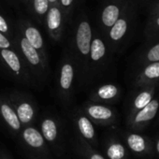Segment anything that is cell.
Returning <instances> with one entry per match:
<instances>
[{"instance_id": "cell-9", "label": "cell", "mask_w": 159, "mask_h": 159, "mask_svg": "<svg viewBox=\"0 0 159 159\" xmlns=\"http://www.w3.org/2000/svg\"><path fill=\"white\" fill-rule=\"evenodd\" d=\"M8 98L15 109L23 126L30 125L35 122L38 114V107L31 97L27 94L14 91L9 94Z\"/></svg>"}, {"instance_id": "cell-7", "label": "cell", "mask_w": 159, "mask_h": 159, "mask_svg": "<svg viewBox=\"0 0 159 159\" xmlns=\"http://www.w3.org/2000/svg\"><path fill=\"white\" fill-rule=\"evenodd\" d=\"M133 18V8L130 4L129 0L124 8L121 15L116 20V22L111 26V28L105 34L106 41L111 51H115L121 45V43L125 39L130 25L132 23Z\"/></svg>"}, {"instance_id": "cell-3", "label": "cell", "mask_w": 159, "mask_h": 159, "mask_svg": "<svg viewBox=\"0 0 159 159\" xmlns=\"http://www.w3.org/2000/svg\"><path fill=\"white\" fill-rule=\"evenodd\" d=\"M12 40L14 42V47L24 59L32 76L35 77L38 82L44 83L49 75L48 61L41 56L39 52L34 48L19 31L14 33Z\"/></svg>"}, {"instance_id": "cell-30", "label": "cell", "mask_w": 159, "mask_h": 159, "mask_svg": "<svg viewBox=\"0 0 159 159\" xmlns=\"http://www.w3.org/2000/svg\"><path fill=\"white\" fill-rule=\"evenodd\" d=\"M151 14H152V16L159 14V3H158V4H156V5H155V6H154V7L152 9Z\"/></svg>"}, {"instance_id": "cell-28", "label": "cell", "mask_w": 159, "mask_h": 159, "mask_svg": "<svg viewBox=\"0 0 159 159\" xmlns=\"http://www.w3.org/2000/svg\"><path fill=\"white\" fill-rule=\"evenodd\" d=\"M8 48H14V45L8 37H6L4 34L0 32V49H8Z\"/></svg>"}, {"instance_id": "cell-29", "label": "cell", "mask_w": 159, "mask_h": 159, "mask_svg": "<svg viewBox=\"0 0 159 159\" xmlns=\"http://www.w3.org/2000/svg\"><path fill=\"white\" fill-rule=\"evenodd\" d=\"M0 159H11V157L6 151H1L0 152Z\"/></svg>"}, {"instance_id": "cell-32", "label": "cell", "mask_w": 159, "mask_h": 159, "mask_svg": "<svg viewBox=\"0 0 159 159\" xmlns=\"http://www.w3.org/2000/svg\"><path fill=\"white\" fill-rule=\"evenodd\" d=\"M156 151H157V152L159 153V139H158L157 143H156Z\"/></svg>"}, {"instance_id": "cell-15", "label": "cell", "mask_w": 159, "mask_h": 159, "mask_svg": "<svg viewBox=\"0 0 159 159\" xmlns=\"http://www.w3.org/2000/svg\"><path fill=\"white\" fill-rule=\"evenodd\" d=\"M0 117L6 124L7 127L15 135H19L23 125L17 116L15 109L9 100L8 97H0Z\"/></svg>"}, {"instance_id": "cell-16", "label": "cell", "mask_w": 159, "mask_h": 159, "mask_svg": "<svg viewBox=\"0 0 159 159\" xmlns=\"http://www.w3.org/2000/svg\"><path fill=\"white\" fill-rule=\"evenodd\" d=\"M120 88L113 84H106L93 90L90 95V101L98 103H112L120 96Z\"/></svg>"}, {"instance_id": "cell-22", "label": "cell", "mask_w": 159, "mask_h": 159, "mask_svg": "<svg viewBox=\"0 0 159 159\" xmlns=\"http://www.w3.org/2000/svg\"><path fill=\"white\" fill-rule=\"evenodd\" d=\"M106 154L109 159H125L126 156V151L121 142L111 140L107 145Z\"/></svg>"}, {"instance_id": "cell-2", "label": "cell", "mask_w": 159, "mask_h": 159, "mask_svg": "<svg viewBox=\"0 0 159 159\" xmlns=\"http://www.w3.org/2000/svg\"><path fill=\"white\" fill-rule=\"evenodd\" d=\"M79 84V70L75 59L70 51L65 52L58 67L56 90L59 99L68 104L75 93L76 85Z\"/></svg>"}, {"instance_id": "cell-33", "label": "cell", "mask_w": 159, "mask_h": 159, "mask_svg": "<svg viewBox=\"0 0 159 159\" xmlns=\"http://www.w3.org/2000/svg\"><path fill=\"white\" fill-rule=\"evenodd\" d=\"M26 1H29V2H30V1H31V0H26Z\"/></svg>"}, {"instance_id": "cell-17", "label": "cell", "mask_w": 159, "mask_h": 159, "mask_svg": "<svg viewBox=\"0 0 159 159\" xmlns=\"http://www.w3.org/2000/svg\"><path fill=\"white\" fill-rule=\"evenodd\" d=\"M158 109H159V100L152 98L142 109L130 114V123L132 126L139 127L152 120L156 116Z\"/></svg>"}, {"instance_id": "cell-19", "label": "cell", "mask_w": 159, "mask_h": 159, "mask_svg": "<svg viewBox=\"0 0 159 159\" xmlns=\"http://www.w3.org/2000/svg\"><path fill=\"white\" fill-rule=\"evenodd\" d=\"M159 80V62L148 63L137 79V84L146 86L154 84Z\"/></svg>"}, {"instance_id": "cell-18", "label": "cell", "mask_w": 159, "mask_h": 159, "mask_svg": "<svg viewBox=\"0 0 159 159\" xmlns=\"http://www.w3.org/2000/svg\"><path fill=\"white\" fill-rule=\"evenodd\" d=\"M72 143L74 150L79 153L80 156L83 157V159H105V157L97 152L91 144L77 134L75 135Z\"/></svg>"}, {"instance_id": "cell-10", "label": "cell", "mask_w": 159, "mask_h": 159, "mask_svg": "<svg viewBox=\"0 0 159 159\" xmlns=\"http://www.w3.org/2000/svg\"><path fill=\"white\" fill-rule=\"evenodd\" d=\"M81 110L94 124L97 125H110L116 120L114 110L103 103L88 101L83 105Z\"/></svg>"}, {"instance_id": "cell-26", "label": "cell", "mask_w": 159, "mask_h": 159, "mask_svg": "<svg viewBox=\"0 0 159 159\" xmlns=\"http://www.w3.org/2000/svg\"><path fill=\"white\" fill-rule=\"evenodd\" d=\"M0 32L4 34L6 37H8L11 40L13 39L14 38V33L11 30L10 24L8 23L6 18L2 14H0Z\"/></svg>"}, {"instance_id": "cell-12", "label": "cell", "mask_w": 159, "mask_h": 159, "mask_svg": "<svg viewBox=\"0 0 159 159\" xmlns=\"http://www.w3.org/2000/svg\"><path fill=\"white\" fill-rule=\"evenodd\" d=\"M44 23L51 39L54 41H59L64 35L65 26L67 23L59 4L50 6Z\"/></svg>"}, {"instance_id": "cell-25", "label": "cell", "mask_w": 159, "mask_h": 159, "mask_svg": "<svg viewBox=\"0 0 159 159\" xmlns=\"http://www.w3.org/2000/svg\"><path fill=\"white\" fill-rule=\"evenodd\" d=\"M74 4H75V0H59V5L63 10L66 21H68V19L72 14V11L74 10Z\"/></svg>"}, {"instance_id": "cell-27", "label": "cell", "mask_w": 159, "mask_h": 159, "mask_svg": "<svg viewBox=\"0 0 159 159\" xmlns=\"http://www.w3.org/2000/svg\"><path fill=\"white\" fill-rule=\"evenodd\" d=\"M148 24V32L154 33L159 31V14L152 16Z\"/></svg>"}, {"instance_id": "cell-1", "label": "cell", "mask_w": 159, "mask_h": 159, "mask_svg": "<svg viewBox=\"0 0 159 159\" xmlns=\"http://www.w3.org/2000/svg\"><path fill=\"white\" fill-rule=\"evenodd\" d=\"M94 30L84 13L80 15L73 26L70 52L75 59L79 70V85H86L88 73V58L91 50Z\"/></svg>"}, {"instance_id": "cell-4", "label": "cell", "mask_w": 159, "mask_h": 159, "mask_svg": "<svg viewBox=\"0 0 159 159\" xmlns=\"http://www.w3.org/2000/svg\"><path fill=\"white\" fill-rule=\"evenodd\" d=\"M0 63L16 81L26 85H32V74L20 53L14 48L0 49Z\"/></svg>"}, {"instance_id": "cell-5", "label": "cell", "mask_w": 159, "mask_h": 159, "mask_svg": "<svg viewBox=\"0 0 159 159\" xmlns=\"http://www.w3.org/2000/svg\"><path fill=\"white\" fill-rule=\"evenodd\" d=\"M19 136L25 148L29 152L31 159L51 158V150L38 128L31 125L23 126Z\"/></svg>"}, {"instance_id": "cell-21", "label": "cell", "mask_w": 159, "mask_h": 159, "mask_svg": "<svg viewBox=\"0 0 159 159\" xmlns=\"http://www.w3.org/2000/svg\"><path fill=\"white\" fill-rule=\"evenodd\" d=\"M30 3L35 19L39 24H43L50 8L49 0H31Z\"/></svg>"}, {"instance_id": "cell-20", "label": "cell", "mask_w": 159, "mask_h": 159, "mask_svg": "<svg viewBox=\"0 0 159 159\" xmlns=\"http://www.w3.org/2000/svg\"><path fill=\"white\" fill-rule=\"evenodd\" d=\"M144 89L139 92L137 97L135 98L133 104H132V110H131V113L136 112L137 111L142 109L144 106H146L152 99V96L154 93V84H151V85H146L143 86Z\"/></svg>"}, {"instance_id": "cell-6", "label": "cell", "mask_w": 159, "mask_h": 159, "mask_svg": "<svg viewBox=\"0 0 159 159\" xmlns=\"http://www.w3.org/2000/svg\"><path fill=\"white\" fill-rule=\"evenodd\" d=\"M110 50L106 39L98 32L94 31L91 43V50L88 58V73L86 79V85L97 77L101 67L106 64L108 51Z\"/></svg>"}, {"instance_id": "cell-24", "label": "cell", "mask_w": 159, "mask_h": 159, "mask_svg": "<svg viewBox=\"0 0 159 159\" xmlns=\"http://www.w3.org/2000/svg\"><path fill=\"white\" fill-rule=\"evenodd\" d=\"M145 63H153L159 62V42L152 45L144 54Z\"/></svg>"}, {"instance_id": "cell-31", "label": "cell", "mask_w": 159, "mask_h": 159, "mask_svg": "<svg viewBox=\"0 0 159 159\" xmlns=\"http://www.w3.org/2000/svg\"><path fill=\"white\" fill-rule=\"evenodd\" d=\"M49 3H50V6L56 5V4H59V0H49Z\"/></svg>"}, {"instance_id": "cell-13", "label": "cell", "mask_w": 159, "mask_h": 159, "mask_svg": "<svg viewBox=\"0 0 159 159\" xmlns=\"http://www.w3.org/2000/svg\"><path fill=\"white\" fill-rule=\"evenodd\" d=\"M72 122L76 128V134L83 138L92 146L98 145L97 133L94 123L86 116V114L80 109L72 114Z\"/></svg>"}, {"instance_id": "cell-14", "label": "cell", "mask_w": 159, "mask_h": 159, "mask_svg": "<svg viewBox=\"0 0 159 159\" xmlns=\"http://www.w3.org/2000/svg\"><path fill=\"white\" fill-rule=\"evenodd\" d=\"M18 31L23 35V37L34 47L36 48L41 56L48 61V54L46 46L43 40V37L40 33V31L29 21L25 19H20L18 21Z\"/></svg>"}, {"instance_id": "cell-11", "label": "cell", "mask_w": 159, "mask_h": 159, "mask_svg": "<svg viewBox=\"0 0 159 159\" xmlns=\"http://www.w3.org/2000/svg\"><path fill=\"white\" fill-rule=\"evenodd\" d=\"M128 0H102L99 13V26L105 35L121 15Z\"/></svg>"}, {"instance_id": "cell-23", "label": "cell", "mask_w": 159, "mask_h": 159, "mask_svg": "<svg viewBox=\"0 0 159 159\" xmlns=\"http://www.w3.org/2000/svg\"><path fill=\"white\" fill-rule=\"evenodd\" d=\"M126 143L128 148L136 152V153H142L146 150V140L145 139L139 135V134H129L126 138Z\"/></svg>"}, {"instance_id": "cell-8", "label": "cell", "mask_w": 159, "mask_h": 159, "mask_svg": "<svg viewBox=\"0 0 159 159\" xmlns=\"http://www.w3.org/2000/svg\"><path fill=\"white\" fill-rule=\"evenodd\" d=\"M39 131L46 140L50 150L54 152L56 155H61L64 151V140L62 125L59 120L52 115L43 116L40 121Z\"/></svg>"}]
</instances>
